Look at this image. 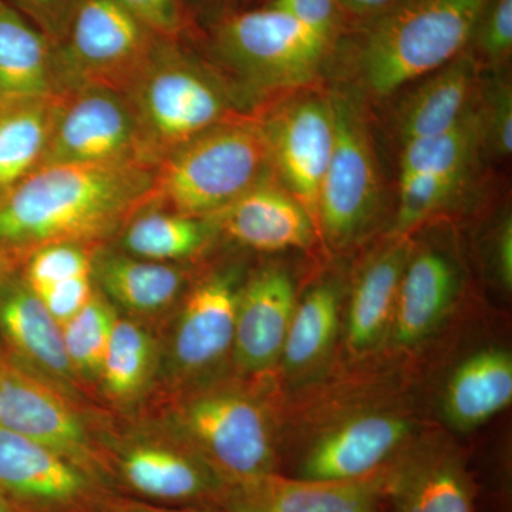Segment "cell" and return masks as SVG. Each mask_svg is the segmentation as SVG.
I'll return each mask as SVG.
<instances>
[{
    "label": "cell",
    "mask_w": 512,
    "mask_h": 512,
    "mask_svg": "<svg viewBox=\"0 0 512 512\" xmlns=\"http://www.w3.org/2000/svg\"><path fill=\"white\" fill-rule=\"evenodd\" d=\"M93 279L114 308L119 306L143 323L163 318L180 303L185 291L181 266L119 252L93 255Z\"/></svg>",
    "instance_id": "cell-20"
},
{
    "label": "cell",
    "mask_w": 512,
    "mask_h": 512,
    "mask_svg": "<svg viewBox=\"0 0 512 512\" xmlns=\"http://www.w3.org/2000/svg\"><path fill=\"white\" fill-rule=\"evenodd\" d=\"M0 512H13L12 508L9 507L8 501L3 498L2 494H0Z\"/></svg>",
    "instance_id": "cell-45"
},
{
    "label": "cell",
    "mask_w": 512,
    "mask_h": 512,
    "mask_svg": "<svg viewBox=\"0 0 512 512\" xmlns=\"http://www.w3.org/2000/svg\"><path fill=\"white\" fill-rule=\"evenodd\" d=\"M217 43L222 55L256 86L286 90L311 83L336 42L268 6L225 20Z\"/></svg>",
    "instance_id": "cell-9"
},
{
    "label": "cell",
    "mask_w": 512,
    "mask_h": 512,
    "mask_svg": "<svg viewBox=\"0 0 512 512\" xmlns=\"http://www.w3.org/2000/svg\"><path fill=\"white\" fill-rule=\"evenodd\" d=\"M487 2L400 0L365 20L357 63L367 92L390 96L466 52Z\"/></svg>",
    "instance_id": "cell-2"
},
{
    "label": "cell",
    "mask_w": 512,
    "mask_h": 512,
    "mask_svg": "<svg viewBox=\"0 0 512 512\" xmlns=\"http://www.w3.org/2000/svg\"><path fill=\"white\" fill-rule=\"evenodd\" d=\"M269 6L333 42L338 40L348 20L339 0H271Z\"/></svg>",
    "instance_id": "cell-36"
},
{
    "label": "cell",
    "mask_w": 512,
    "mask_h": 512,
    "mask_svg": "<svg viewBox=\"0 0 512 512\" xmlns=\"http://www.w3.org/2000/svg\"><path fill=\"white\" fill-rule=\"evenodd\" d=\"M156 36L173 39L183 28L178 0H117Z\"/></svg>",
    "instance_id": "cell-39"
},
{
    "label": "cell",
    "mask_w": 512,
    "mask_h": 512,
    "mask_svg": "<svg viewBox=\"0 0 512 512\" xmlns=\"http://www.w3.org/2000/svg\"><path fill=\"white\" fill-rule=\"evenodd\" d=\"M497 266L504 285H512V224L510 218L504 222L497 241Z\"/></svg>",
    "instance_id": "cell-42"
},
{
    "label": "cell",
    "mask_w": 512,
    "mask_h": 512,
    "mask_svg": "<svg viewBox=\"0 0 512 512\" xmlns=\"http://www.w3.org/2000/svg\"><path fill=\"white\" fill-rule=\"evenodd\" d=\"M471 43L493 66L507 63L512 55V0H488Z\"/></svg>",
    "instance_id": "cell-35"
},
{
    "label": "cell",
    "mask_w": 512,
    "mask_h": 512,
    "mask_svg": "<svg viewBox=\"0 0 512 512\" xmlns=\"http://www.w3.org/2000/svg\"><path fill=\"white\" fill-rule=\"evenodd\" d=\"M117 494L160 505L215 507L224 481L156 414L111 417L104 434Z\"/></svg>",
    "instance_id": "cell-5"
},
{
    "label": "cell",
    "mask_w": 512,
    "mask_h": 512,
    "mask_svg": "<svg viewBox=\"0 0 512 512\" xmlns=\"http://www.w3.org/2000/svg\"><path fill=\"white\" fill-rule=\"evenodd\" d=\"M131 92L144 151L154 165L232 117L227 99L207 74L180 57L163 56L157 50Z\"/></svg>",
    "instance_id": "cell-7"
},
{
    "label": "cell",
    "mask_w": 512,
    "mask_h": 512,
    "mask_svg": "<svg viewBox=\"0 0 512 512\" xmlns=\"http://www.w3.org/2000/svg\"><path fill=\"white\" fill-rule=\"evenodd\" d=\"M93 255L83 245H46L25 259L20 268V278L32 291H36L76 276L93 275Z\"/></svg>",
    "instance_id": "cell-34"
},
{
    "label": "cell",
    "mask_w": 512,
    "mask_h": 512,
    "mask_svg": "<svg viewBox=\"0 0 512 512\" xmlns=\"http://www.w3.org/2000/svg\"><path fill=\"white\" fill-rule=\"evenodd\" d=\"M15 2L45 26H55L59 19L60 23H63L64 15L69 10L67 8L72 12L76 8L72 5V0H15Z\"/></svg>",
    "instance_id": "cell-41"
},
{
    "label": "cell",
    "mask_w": 512,
    "mask_h": 512,
    "mask_svg": "<svg viewBox=\"0 0 512 512\" xmlns=\"http://www.w3.org/2000/svg\"><path fill=\"white\" fill-rule=\"evenodd\" d=\"M20 268H22V266L16 264V262L10 261V259L0 256V289L8 284L13 276L19 274Z\"/></svg>",
    "instance_id": "cell-44"
},
{
    "label": "cell",
    "mask_w": 512,
    "mask_h": 512,
    "mask_svg": "<svg viewBox=\"0 0 512 512\" xmlns=\"http://www.w3.org/2000/svg\"><path fill=\"white\" fill-rule=\"evenodd\" d=\"M0 494L13 512H106L117 493L52 448L0 429Z\"/></svg>",
    "instance_id": "cell-13"
},
{
    "label": "cell",
    "mask_w": 512,
    "mask_h": 512,
    "mask_svg": "<svg viewBox=\"0 0 512 512\" xmlns=\"http://www.w3.org/2000/svg\"><path fill=\"white\" fill-rule=\"evenodd\" d=\"M390 477L375 473L350 481H320L265 474L225 484L221 512H377Z\"/></svg>",
    "instance_id": "cell-15"
},
{
    "label": "cell",
    "mask_w": 512,
    "mask_h": 512,
    "mask_svg": "<svg viewBox=\"0 0 512 512\" xmlns=\"http://www.w3.org/2000/svg\"><path fill=\"white\" fill-rule=\"evenodd\" d=\"M483 143L480 110L474 106L456 126L443 133L404 143L400 158V178L416 174L468 171Z\"/></svg>",
    "instance_id": "cell-31"
},
{
    "label": "cell",
    "mask_w": 512,
    "mask_h": 512,
    "mask_svg": "<svg viewBox=\"0 0 512 512\" xmlns=\"http://www.w3.org/2000/svg\"><path fill=\"white\" fill-rule=\"evenodd\" d=\"M461 173H426L400 178L396 234L404 237L421 222L436 214L457 194L467 180Z\"/></svg>",
    "instance_id": "cell-33"
},
{
    "label": "cell",
    "mask_w": 512,
    "mask_h": 512,
    "mask_svg": "<svg viewBox=\"0 0 512 512\" xmlns=\"http://www.w3.org/2000/svg\"><path fill=\"white\" fill-rule=\"evenodd\" d=\"M512 402V357L485 349L468 357L451 376L444 393V413L451 426L473 430Z\"/></svg>",
    "instance_id": "cell-26"
},
{
    "label": "cell",
    "mask_w": 512,
    "mask_h": 512,
    "mask_svg": "<svg viewBox=\"0 0 512 512\" xmlns=\"http://www.w3.org/2000/svg\"><path fill=\"white\" fill-rule=\"evenodd\" d=\"M396 512H473V488L460 458L427 451L392 474Z\"/></svg>",
    "instance_id": "cell-27"
},
{
    "label": "cell",
    "mask_w": 512,
    "mask_h": 512,
    "mask_svg": "<svg viewBox=\"0 0 512 512\" xmlns=\"http://www.w3.org/2000/svg\"><path fill=\"white\" fill-rule=\"evenodd\" d=\"M117 316L119 313L113 303L96 291L82 311L62 325L67 356L74 373L89 393L97 389Z\"/></svg>",
    "instance_id": "cell-32"
},
{
    "label": "cell",
    "mask_w": 512,
    "mask_h": 512,
    "mask_svg": "<svg viewBox=\"0 0 512 512\" xmlns=\"http://www.w3.org/2000/svg\"><path fill=\"white\" fill-rule=\"evenodd\" d=\"M153 414L191 444L224 484L275 473L271 417L244 384H192L157 399Z\"/></svg>",
    "instance_id": "cell-3"
},
{
    "label": "cell",
    "mask_w": 512,
    "mask_h": 512,
    "mask_svg": "<svg viewBox=\"0 0 512 512\" xmlns=\"http://www.w3.org/2000/svg\"><path fill=\"white\" fill-rule=\"evenodd\" d=\"M339 306L332 285L316 286L296 303L281 356L288 372H305L328 355L338 333Z\"/></svg>",
    "instance_id": "cell-30"
},
{
    "label": "cell",
    "mask_w": 512,
    "mask_h": 512,
    "mask_svg": "<svg viewBox=\"0 0 512 512\" xmlns=\"http://www.w3.org/2000/svg\"><path fill=\"white\" fill-rule=\"evenodd\" d=\"M457 289L458 272L450 256L437 248L413 249L394 309L396 342L414 346L426 339L450 309Z\"/></svg>",
    "instance_id": "cell-21"
},
{
    "label": "cell",
    "mask_w": 512,
    "mask_h": 512,
    "mask_svg": "<svg viewBox=\"0 0 512 512\" xmlns=\"http://www.w3.org/2000/svg\"><path fill=\"white\" fill-rule=\"evenodd\" d=\"M241 286L237 272L222 271L184 293L161 343L160 397L204 382L232 353Z\"/></svg>",
    "instance_id": "cell-10"
},
{
    "label": "cell",
    "mask_w": 512,
    "mask_h": 512,
    "mask_svg": "<svg viewBox=\"0 0 512 512\" xmlns=\"http://www.w3.org/2000/svg\"><path fill=\"white\" fill-rule=\"evenodd\" d=\"M330 99L335 111V147L320 188L318 228L332 247L345 248L375 221L382 181L359 104L346 94H332Z\"/></svg>",
    "instance_id": "cell-8"
},
{
    "label": "cell",
    "mask_w": 512,
    "mask_h": 512,
    "mask_svg": "<svg viewBox=\"0 0 512 512\" xmlns=\"http://www.w3.org/2000/svg\"><path fill=\"white\" fill-rule=\"evenodd\" d=\"M150 163L39 167L0 201V256L23 265L53 244L89 248L151 202Z\"/></svg>",
    "instance_id": "cell-1"
},
{
    "label": "cell",
    "mask_w": 512,
    "mask_h": 512,
    "mask_svg": "<svg viewBox=\"0 0 512 512\" xmlns=\"http://www.w3.org/2000/svg\"><path fill=\"white\" fill-rule=\"evenodd\" d=\"M210 220L238 244L262 252L308 248L316 229L298 200L266 175Z\"/></svg>",
    "instance_id": "cell-19"
},
{
    "label": "cell",
    "mask_w": 512,
    "mask_h": 512,
    "mask_svg": "<svg viewBox=\"0 0 512 512\" xmlns=\"http://www.w3.org/2000/svg\"><path fill=\"white\" fill-rule=\"evenodd\" d=\"M264 126L269 164L278 173L279 183L308 211L318 228L320 188L335 147L332 99L306 97Z\"/></svg>",
    "instance_id": "cell-14"
},
{
    "label": "cell",
    "mask_w": 512,
    "mask_h": 512,
    "mask_svg": "<svg viewBox=\"0 0 512 512\" xmlns=\"http://www.w3.org/2000/svg\"><path fill=\"white\" fill-rule=\"evenodd\" d=\"M483 141H487L495 153L510 157L512 151V92L507 83L494 87L484 109L480 110Z\"/></svg>",
    "instance_id": "cell-37"
},
{
    "label": "cell",
    "mask_w": 512,
    "mask_h": 512,
    "mask_svg": "<svg viewBox=\"0 0 512 512\" xmlns=\"http://www.w3.org/2000/svg\"><path fill=\"white\" fill-rule=\"evenodd\" d=\"M55 107L56 94L0 106V201L42 164Z\"/></svg>",
    "instance_id": "cell-28"
},
{
    "label": "cell",
    "mask_w": 512,
    "mask_h": 512,
    "mask_svg": "<svg viewBox=\"0 0 512 512\" xmlns=\"http://www.w3.org/2000/svg\"><path fill=\"white\" fill-rule=\"evenodd\" d=\"M161 342L146 323L120 318L111 332L97 390L117 413L137 410L157 389Z\"/></svg>",
    "instance_id": "cell-22"
},
{
    "label": "cell",
    "mask_w": 512,
    "mask_h": 512,
    "mask_svg": "<svg viewBox=\"0 0 512 512\" xmlns=\"http://www.w3.org/2000/svg\"><path fill=\"white\" fill-rule=\"evenodd\" d=\"M106 512H221L215 507L205 505H160L136 500L127 495L114 494L107 503Z\"/></svg>",
    "instance_id": "cell-40"
},
{
    "label": "cell",
    "mask_w": 512,
    "mask_h": 512,
    "mask_svg": "<svg viewBox=\"0 0 512 512\" xmlns=\"http://www.w3.org/2000/svg\"><path fill=\"white\" fill-rule=\"evenodd\" d=\"M55 94L53 57L45 33L8 0H0V106Z\"/></svg>",
    "instance_id": "cell-25"
},
{
    "label": "cell",
    "mask_w": 512,
    "mask_h": 512,
    "mask_svg": "<svg viewBox=\"0 0 512 512\" xmlns=\"http://www.w3.org/2000/svg\"><path fill=\"white\" fill-rule=\"evenodd\" d=\"M400 0H339L346 18L367 20L379 15Z\"/></svg>",
    "instance_id": "cell-43"
},
{
    "label": "cell",
    "mask_w": 512,
    "mask_h": 512,
    "mask_svg": "<svg viewBox=\"0 0 512 512\" xmlns=\"http://www.w3.org/2000/svg\"><path fill=\"white\" fill-rule=\"evenodd\" d=\"M32 292L42 301L53 319L62 326L82 311L96 289L93 275H83Z\"/></svg>",
    "instance_id": "cell-38"
},
{
    "label": "cell",
    "mask_w": 512,
    "mask_h": 512,
    "mask_svg": "<svg viewBox=\"0 0 512 512\" xmlns=\"http://www.w3.org/2000/svg\"><path fill=\"white\" fill-rule=\"evenodd\" d=\"M296 303L291 276L275 266L241 286L231 353L241 372L258 375L279 362Z\"/></svg>",
    "instance_id": "cell-17"
},
{
    "label": "cell",
    "mask_w": 512,
    "mask_h": 512,
    "mask_svg": "<svg viewBox=\"0 0 512 512\" xmlns=\"http://www.w3.org/2000/svg\"><path fill=\"white\" fill-rule=\"evenodd\" d=\"M412 242L396 239L370 259L352 293L348 338L355 352L372 349L393 323L404 268L412 254Z\"/></svg>",
    "instance_id": "cell-24"
},
{
    "label": "cell",
    "mask_w": 512,
    "mask_h": 512,
    "mask_svg": "<svg viewBox=\"0 0 512 512\" xmlns=\"http://www.w3.org/2000/svg\"><path fill=\"white\" fill-rule=\"evenodd\" d=\"M214 227L207 218L154 208L138 211L121 232V244L128 255L154 262L184 261L197 255L211 238Z\"/></svg>",
    "instance_id": "cell-29"
},
{
    "label": "cell",
    "mask_w": 512,
    "mask_h": 512,
    "mask_svg": "<svg viewBox=\"0 0 512 512\" xmlns=\"http://www.w3.org/2000/svg\"><path fill=\"white\" fill-rule=\"evenodd\" d=\"M477 87L478 60L467 50L430 73L400 110L402 143L434 136L456 126L473 109Z\"/></svg>",
    "instance_id": "cell-23"
},
{
    "label": "cell",
    "mask_w": 512,
    "mask_h": 512,
    "mask_svg": "<svg viewBox=\"0 0 512 512\" xmlns=\"http://www.w3.org/2000/svg\"><path fill=\"white\" fill-rule=\"evenodd\" d=\"M268 165L264 124L229 117L158 161L150 204L210 218L262 180Z\"/></svg>",
    "instance_id": "cell-4"
},
{
    "label": "cell",
    "mask_w": 512,
    "mask_h": 512,
    "mask_svg": "<svg viewBox=\"0 0 512 512\" xmlns=\"http://www.w3.org/2000/svg\"><path fill=\"white\" fill-rule=\"evenodd\" d=\"M151 163L133 107L119 92L82 84L56 94L55 119L40 167L60 164Z\"/></svg>",
    "instance_id": "cell-11"
},
{
    "label": "cell",
    "mask_w": 512,
    "mask_h": 512,
    "mask_svg": "<svg viewBox=\"0 0 512 512\" xmlns=\"http://www.w3.org/2000/svg\"><path fill=\"white\" fill-rule=\"evenodd\" d=\"M0 343L56 386L77 399L92 402L89 390L74 373L67 356L62 326L20 274L0 289Z\"/></svg>",
    "instance_id": "cell-16"
},
{
    "label": "cell",
    "mask_w": 512,
    "mask_h": 512,
    "mask_svg": "<svg viewBox=\"0 0 512 512\" xmlns=\"http://www.w3.org/2000/svg\"><path fill=\"white\" fill-rule=\"evenodd\" d=\"M110 419L30 369L0 343V429L52 448L114 491L104 450Z\"/></svg>",
    "instance_id": "cell-6"
},
{
    "label": "cell",
    "mask_w": 512,
    "mask_h": 512,
    "mask_svg": "<svg viewBox=\"0 0 512 512\" xmlns=\"http://www.w3.org/2000/svg\"><path fill=\"white\" fill-rule=\"evenodd\" d=\"M69 23L63 59L83 84L131 89L156 50V35L117 0H79Z\"/></svg>",
    "instance_id": "cell-12"
},
{
    "label": "cell",
    "mask_w": 512,
    "mask_h": 512,
    "mask_svg": "<svg viewBox=\"0 0 512 512\" xmlns=\"http://www.w3.org/2000/svg\"><path fill=\"white\" fill-rule=\"evenodd\" d=\"M409 433V421L393 414L353 417L316 441L303 460L301 478L350 481L372 476Z\"/></svg>",
    "instance_id": "cell-18"
}]
</instances>
